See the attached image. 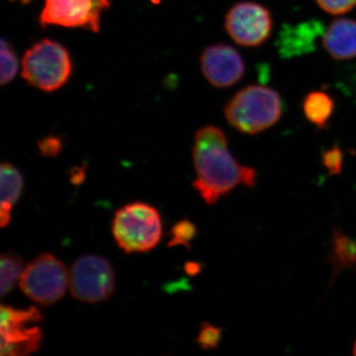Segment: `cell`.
<instances>
[{"instance_id":"6da1fadb","label":"cell","mask_w":356,"mask_h":356,"mask_svg":"<svg viewBox=\"0 0 356 356\" xmlns=\"http://www.w3.org/2000/svg\"><path fill=\"white\" fill-rule=\"evenodd\" d=\"M192 156L196 172L194 188L209 206L240 185L248 188L257 185L255 168L242 165L234 158L226 136L215 126H206L197 131Z\"/></svg>"},{"instance_id":"3957f363","label":"cell","mask_w":356,"mask_h":356,"mask_svg":"<svg viewBox=\"0 0 356 356\" xmlns=\"http://www.w3.org/2000/svg\"><path fill=\"white\" fill-rule=\"evenodd\" d=\"M112 234L117 245L127 254L149 252L161 242V215L149 204H129L115 214Z\"/></svg>"},{"instance_id":"30bf717a","label":"cell","mask_w":356,"mask_h":356,"mask_svg":"<svg viewBox=\"0 0 356 356\" xmlns=\"http://www.w3.org/2000/svg\"><path fill=\"white\" fill-rule=\"evenodd\" d=\"M323 44L336 60L356 58V21L348 18L332 21L325 30Z\"/></svg>"},{"instance_id":"9a60e30c","label":"cell","mask_w":356,"mask_h":356,"mask_svg":"<svg viewBox=\"0 0 356 356\" xmlns=\"http://www.w3.org/2000/svg\"><path fill=\"white\" fill-rule=\"evenodd\" d=\"M41 320V312L35 307H31L27 310H17L11 307L1 306L0 332L24 329L29 323H37Z\"/></svg>"},{"instance_id":"8992f818","label":"cell","mask_w":356,"mask_h":356,"mask_svg":"<svg viewBox=\"0 0 356 356\" xmlns=\"http://www.w3.org/2000/svg\"><path fill=\"white\" fill-rule=\"evenodd\" d=\"M70 291L84 303L105 301L115 291V273L108 259L99 255H83L70 271Z\"/></svg>"},{"instance_id":"603a6c76","label":"cell","mask_w":356,"mask_h":356,"mask_svg":"<svg viewBox=\"0 0 356 356\" xmlns=\"http://www.w3.org/2000/svg\"><path fill=\"white\" fill-rule=\"evenodd\" d=\"M353 355L356 356V339H355V343H353Z\"/></svg>"},{"instance_id":"ffe728a7","label":"cell","mask_w":356,"mask_h":356,"mask_svg":"<svg viewBox=\"0 0 356 356\" xmlns=\"http://www.w3.org/2000/svg\"><path fill=\"white\" fill-rule=\"evenodd\" d=\"M322 161L330 175H339L343 170V154L337 146L324 152L322 154Z\"/></svg>"},{"instance_id":"ba28073f","label":"cell","mask_w":356,"mask_h":356,"mask_svg":"<svg viewBox=\"0 0 356 356\" xmlns=\"http://www.w3.org/2000/svg\"><path fill=\"white\" fill-rule=\"evenodd\" d=\"M110 0H44L40 23L99 31L100 14L109 8Z\"/></svg>"},{"instance_id":"7402d4cb","label":"cell","mask_w":356,"mask_h":356,"mask_svg":"<svg viewBox=\"0 0 356 356\" xmlns=\"http://www.w3.org/2000/svg\"><path fill=\"white\" fill-rule=\"evenodd\" d=\"M40 149L44 156H54L62 149V143L57 138H47L39 144Z\"/></svg>"},{"instance_id":"5b68a950","label":"cell","mask_w":356,"mask_h":356,"mask_svg":"<svg viewBox=\"0 0 356 356\" xmlns=\"http://www.w3.org/2000/svg\"><path fill=\"white\" fill-rule=\"evenodd\" d=\"M21 290L42 306H50L64 297L70 284V273L60 259L44 254L25 267L19 280Z\"/></svg>"},{"instance_id":"cb8c5ba5","label":"cell","mask_w":356,"mask_h":356,"mask_svg":"<svg viewBox=\"0 0 356 356\" xmlns=\"http://www.w3.org/2000/svg\"><path fill=\"white\" fill-rule=\"evenodd\" d=\"M10 1H14V0H10ZM19 1L22 2V3H27L30 0H19Z\"/></svg>"},{"instance_id":"277c9868","label":"cell","mask_w":356,"mask_h":356,"mask_svg":"<svg viewBox=\"0 0 356 356\" xmlns=\"http://www.w3.org/2000/svg\"><path fill=\"white\" fill-rule=\"evenodd\" d=\"M72 72L69 51L62 44L44 39L26 51L22 76L30 86L51 92L69 81Z\"/></svg>"},{"instance_id":"7c38bea8","label":"cell","mask_w":356,"mask_h":356,"mask_svg":"<svg viewBox=\"0 0 356 356\" xmlns=\"http://www.w3.org/2000/svg\"><path fill=\"white\" fill-rule=\"evenodd\" d=\"M41 339L42 332L39 327L0 332V353L2 356L31 355L39 350Z\"/></svg>"},{"instance_id":"ac0fdd59","label":"cell","mask_w":356,"mask_h":356,"mask_svg":"<svg viewBox=\"0 0 356 356\" xmlns=\"http://www.w3.org/2000/svg\"><path fill=\"white\" fill-rule=\"evenodd\" d=\"M197 235L196 227L191 221L184 220L175 225L172 229V241H170V247L173 245H185L191 247V243Z\"/></svg>"},{"instance_id":"5bb4252c","label":"cell","mask_w":356,"mask_h":356,"mask_svg":"<svg viewBox=\"0 0 356 356\" xmlns=\"http://www.w3.org/2000/svg\"><path fill=\"white\" fill-rule=\"evenodd\" d=\"M334 110V99L324 91H313L306 96L303 102L306 118L318 129L327 127Z\"/></svg>"},{"instance_id":"8fae6325","label":"cell","mask_w":356,"mask_h":356,"mask_svg":"<svg viewBox=\"0 0 356 356\" xmlns=\"http://www.w3.org/2000/svg\"><path fill=\"white\" fill-rule=\"evenodd\" d=\"M1 180V201H0V226L4 228L10 221L13 207L19 200L23 189V178L17 168L11 163H3L0 166Z\"/></svg>"},{"instance_id":"4fadbf2b","label":"cell","mask_w":356,"mask_h":356,"mask_svg":"<svg viewBox=\"0 0 356 356\" xmlns=\"http://www.w3.org/2000/svg\"><path fill=\"white\" fill-rule=\"evenodd\" d=\"M329 261L332 264V281L344 269L356 267V240L344 235L341 229H332V250Z\"/></svg>"},{"instance_id":"2e32d148","label":"cell","mask_w":356,"mask_h":356,"mask_svg":"<svg viewBox=\"0 0 356 356\" xmlns=\"http://www.w3.org/2000/svg\"><path fill=\"white\" fill-rule=\"evenodd\" d=\"M24 270L23 261L19 255L7 252L2 254L0 259V293L1 297L6 296L13 289L16 281L20 280Z\"/></svg>"},{"instance_id":"44dd1931","label":"cell","mask_w":356,"mask_h":356,"mask_svg":"<svg viewBox=\"0 0 356 356\" xmlns=\"http://www.w3.org/2000/svg\"><path fill=\"white\" fill-rule=\"evenodd\" d=\"M318 6L332 15H343L356 7V0H316Z\"/></svg>"},{"instance_id":"d6986e66","label":"cell","mask_w":356,"mask_h":356,"mask_svg":"<svg viewBox=\"0 0 356 356\" xmlns=\"http://www.w3.org/2000/svg\"><path fill=\"white\" fill-rule=\"evenodd\" d=\"M222 339V330L220 327L203 323L197 337V343L203 350H212L216 348Z\"/></svg>"},{"instance_id":"52a82bcc","label":"cell","mask_w":356,"mask_h":356,"mask_svg":"<svg viewBox=\"0 0 356 356\" xmlns=\"http://www.w3.org/2000/svg\"><path fill=\"white\" fill-rule=\"evenodd\" d=\"M225 27L236 44L254 48L261 46L270 37L273 16L266 6L257 2H238L227 13Z\"/></svg>"},{"instance_id":"7a4b0ae2","label":"cell","mask_w":356,"mask_h":356,"mask_svg":"<svg viewBox=\"0 0 356 356\" xmlns=\"http://www.w3.org/2000/svg\"><path fill=\"white\" fill-rule=\"evenodd\" d=\"M283 110L282 98L277 91L264 86H250L229 100L225 107V116L238 132L257 135L277 124Z\"/></svg>"},{"instance_id":"e0dca14e","label":"cell","mask_w":356,"mask_h":356,"mask_svg":"<svg viewBox=\"0 0 356 356\" xmlns=\"http://www.w3.org/2000/svg\"><path fill=\"white\" fill-rule=\"evenodd\" d=\"M19 64L17 56L14 51L13 46L6 41L1 40V76L0 81L2 86L11 83L17 74Z\"/></svg>"},{"instance_id":"9c48e42d","label":"cell","mask_w":356,"mask_h":356,"mask_svg":"<svg viewBox=\"0 0 356 356\" xmlns=\"http://www.w3.org/2000/svg\"><path fill=\"white\" fill-rule=\"evenodd\" d=\"M201 70L213 86L227 88L240 81L245 74L242 56L229 44H216L204 50L200 58Z\"/></svg>"}]
</instances>
